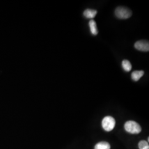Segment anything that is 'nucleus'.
I'll return each instance as SVG.
<instances>
[{"label": "nucleus", "mask_w": 149, "mask_h": 149, "mask_svg": "<svg viewBox=\"0 0 149 149\" xmlns=\"http://www.w3.org/2000/svg\"><path fill=\"white\" fill-rule=\"evenodd\" d=\"M124 129L128 133L133 134L140 133L141 131L140 125L138 123L133 120H129L125 123L124 124Z\"/></svg>", "instance_id": "obj_1"}, {"label": "nucleus", "mask_w": 149, "mask_h": 149, "mask_svg": "<svg viewBox=\"0 0 149 149\" xmlns=\"http://www.w3.org/2000/svg\"><path fill=\"white\" fill-rule=\"evenodd\" d=\"M102 128L106 132H110L115 127L116 120L114 118L107 116L103 119L102 122Z\"/></svg>", "instance_id": "obj_2"}, {"label": "nucleus", "mask_w": 149, "mask_h": 149, "mask_svg": "<svg viewBox=\"0 0 149 149\" xmlns=\"http://www.w3.org/2000/svg\"><path fill=\"white\" fill-rule=\"evenodd\" d=\"M115 15L119 19H125L132 16V12L128 8L124 7H118L115 11Z\"/></svg>", "instance_id": "obj_3"}, {"label": "nucleus", "mask_w": 149, "mask_h": 149, "mask_svg": "<svg viewBox=\"0 0 149 149\" xmlns=\"http://www.w3.org/2000/svg\"><path fill=\"white\" fill-rule=\"evenodd\" d=\"M134 47L139 51L145 52H149V42L147 40H139L135 43Z\"/></svg>", "instance_id": "obj_4"}, {"label": "nucleus", "mask_w": 149, "mask_h": 149, "mask_svg": "<svg viewBox=\"0 0 149 149\" xmlns=\"http://www.w3.org/2000/svg\"><path fill=\"white\" fill-rule=\"evenodd\" d=\"M97 11L95 10L87 9L84 12V16L88 19H93L96 17Z\"/></svg>", "instance_id": "obj_5"}, {"label": "nucleus", "mask_w": 149, "mask_h": 149, "mask_svg": "<svg viewBox=\"0 0 149 149\" xmlns=\"http://www.w3.org/2000/svg\"><path fill=\"white\" fill-rule=\"evenodd\" d=\"M89 27L90 28L91 32L93 35L96 36L98 34V31L97 29L96 22L93 19H91L90 21L89 22Z\"/></svg>", "instance_id": "obj_6"}, {"label": "nucleus", "mask_w": 149, "mask_h": 149, "mask_svg": "<svg viewBox=\"0 0 149 149\" xmlns=\"http://www.w3.org/2000/svg\"><path fill=\"white\" fill-rule=\"evenodd\" d=\"M144 74V71H135L132 74V79L134 81L136 82L140 79Z\"/></svg>", "instance_id": "obj_7"}, {"label": "nucleus", "mask_w": 149, "mask_h": 149, "mask_svg": "<svg viewBox=\"0 0 149 149\" xmlns=\"http://www.w3.org/2000/svg\"><path fill=\"white\" fill-rule=\"evenodd\" d=\"M95 149H111V145L106 141H101L96 144Z\"/></svg>", "instance_id": "obj_8"}, {"label": "nucleus", "mask_w": 149, "mask_h": 149, "mask_svg": "<svg viewBox=\"0 0 149 149\" xmlns=\"http://www.w3.org/2000/svg\"><path fill=\"white\" fill-rule=\"evenodd\" d=\"M122 67L123 69L127 72H129L132 68V64L127 60H124L122 61Z\"/></svg>", "instance_id": "obj_9"}, {"label": "nucleus", "mask_w": 149, "mask_h": 149, "mask_svg": "<svg viewBox=\"0 0 149 149\" xmlns=\"http://www.w3.org/2000/svg\"><path fill=\"white\" fill-rule=\"evenodd\" d=\"M138 146L140 149H145L149 147V143L145 140H141L139 142Z\"/></svg>", "instance_id": "obj_10"}, {"label": "nucleus", "mask_w": 149, "mask_h": 149, "mask_svg": "<svg viewBox=\"0 0 149 149\" xmlns=\"http://www.w3.org/2000/svg\"><path fill=\"white\" fill-rule=\"evenodd\" d=\"M145 149H149V147H148V148H146Z\"/></svg>", "instance_id": "obj_11"}]
</instances>
